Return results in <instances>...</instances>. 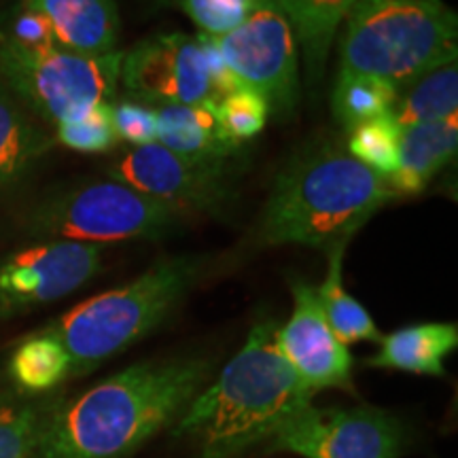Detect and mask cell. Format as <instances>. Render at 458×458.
I'll use <instances>...</instances> for the list:
<instances>
[{"label":"cell","instance_id":"1","mask_svg":"<svg viewBox=\"0 0 458 458\" xmlns=\"http://www.w3.org/2000/svg\"><path fill=\"white\" fill-rule=\"evenodd\" d=\"M213 376V360H142L71 401L62 399L37 458H128L174 427Z\"/></svg>","mask_w":458,"mask_h":458},{"label":"cell","instance_id":"2","mask_svg":"<svg viewBox=\"0 0 458 458\" xmlns=\"http://www.w3.org/2000/svg\"><path fill=\"white\" fill-rule=\"evenodd\" d=\"M276 329V320H259L236 357L172 427V435L187 439L199 458H238L259 448L312 403L314 393L280 352Z\"/></svg>","mask_w":458,"mask_h":458},{"label":"cell","instance_id":"3","mask_svg":"<svg viewBox=\"0 0 458 458\" xmlns=\"http://www.w3.org/2000/svg\"><path fill=\"white\" fill-rule=\"evenodd\" d=\"M393 198L385 174L342 148H318L278 176L263 210L261 240L329 250L348 242Z\"/></svg>","mask_w":458,"mask_h":458},{"label":"cell","instance_id":"4","mask_svg":"<svg viewBox=\"0 0 458 458\" xmlns=\"http://www.w3.org/2000/svg\"><path fill=\"white\" fill-rule=\"evenodd\" d=\"M204 270V257L162 259L131 283L79 303L41 331L64 348L72 376L88 374L157 329Z\"/></svg>","mask_w":458,"mask_h":458},{"label":"cell","instance_id":"5","mask_svg":"<svg viewBox=\"0 0 458 458\" xmlns=\"http://www.w3.org/2000/svg\"><path fill=\"white\" fill-rule=\"evenodd\" d=\"M458 17L444 0H359L344 20L340 72L403 88L456 60Z\"/></svg>","mask_w":458,"mask_h":458},{"label":"cell","instance_id":"6","mask_svg":"<svg viewBox=\"0 0 458 458\" xmlns=\"http://www.w3.org/2000/svg\"><path fill=\"white\" fill-rule=\"evenodd\" d=\"M123 51L88 55L60 47H26L0 37V83L34 117L57 125L117 96Z\"/></svg>","mask_w":458,"mask_h":458},{"label":"cell","instance_id":"7","mask_svg":"<svg viewBox=\"0 0 458 458\" xmlns=\"http://www.w3.org/2000/svg\"><path fill=\"white\" fill-rule=\"evenodd\" d=\"M181 216L136 189L106 179L72 185L45 199L30 213V233L98 246L159 240L176 227Z\"/></svg>","mask_w":458,"mask_h":458},{"label":"cell","instance_id":"8","mask_svg":"<svg viewBox=\"0 0 458 458\" xmlns=\"http://www.w3.org/2000/svg\"><path fill=\"white\" fill-rule=\"evenodd\" d=\"M267 452L301 458H399L403 445L401 422L371 405H306L291 416Z\"/></svg>","mask_w":458,"mask_h":458},{"label":"cell","instance_id":"9","mask_svg":"<svg viewBox=\"0 0 458 458\" xmlns=\"http://www.w3.org/2000/svg\"><path fill=\"white\" fill-rule=\"evenodd\" d=\"M208 37V34H206ZM246 88L259 91L272 113L289 114L297 105V37L274 0H261L238 28L210 37Z\"/></svg>","mask_w":458,"mask_h":458},{"label":"cell","instance_id":"10","mask_svg":"<svg viewBox=\"0 0 458 458\" xmlns=\"http://www.w3.org/2000/svg\"><path fill=\"white\" fill-rule=\"evenodd\" d=\"M108 174L181 215H219L232 198L229 164L179 156L159 142L125 151Z\"/></svg>","mask_w":458,"mask_h":458},{"label":"cell","instance_id":"11","mask_svg":"<svg viewBox=\"0 0 458 458\" xmlns=\"http://www.w3.org/2000/svg\"><path fill=\"white\" fill-rule=\"evenodd\" d=\"M102 270V246L47 240L0 259V318L72 295Z\"/></svg>","mask_w":458,"mask_h":458},{"label":"cell","instance_id":"12","mask_svg":"<svg viewBox=\"0 0 458 458\" xmlns=\"http://www.w3.org/2000/svg\"><path fill=\"white\" fill-rule=\"evenodd\" d=\"M119 83L131 100L153 108L213 100L204 45L182 32L156 34L123 51Z\"/></svg>","mask_w":458,"mask_h":458},{"label":"cell","instance_id":"13","mask_svg":"<svg viewBox=\"0 0 458 458\" xmlns=\"http://www.w3.org/2000/svg\"><path fill=\"white\" fill-rule=\"evenodd\" d=\"M291 291L293 312L276 329L286 363L314 394L327 388L352 391V354L331 331L318 291L303 280H293Z\"/></svg>","mask_w":458,"mask_h":458},{"label":"cell","instance_id":"14","mask_svg":"<svg viewBox=\"0 0 458 458\" xmlns=\"http://www.w3.org/2000/svg\"><path fill=\"white\" fill-rule=\"evenodd\" d=\"M24 9L49 21L55 45L88 55L113 54L119 13L113 0H24Z\"/></svg>","mask_w":458,"mask_h":458},{"label":"cell","instance_id":"15","mask_svg":"<svg viewBox=\"0 0 458 458\" xmlns=\"http://www.w3.org/2000/svg\"><path fill=\"white\" fill-rule=\"evenodd\" d=\"M156 119L157 142L179 156L229 164L242 147L225 136L213 100L156 106Z\"/></svg>","mask_w":458,"mask_h":458},{"label":"cell","instance_id":"16","mask_svg":"<svg viewBox=\"0 0 458 458\" xmlns=\"http://www.w3.org/2000/svg\"><path fill=\"white\" fill-rule=\"evenodd\" d=\"M458 151V114L401 128L397 172L386 176L394 198L418 196Z\"/></svg>","mask_w":458,"mask_h":458},{"label":"cell","instance_id":"17","mask_svg":"<svg viewBox=\"0 0 458 458\" xmlns=\"http://www.w3.org/2000/svg\"><path fill=\"white\" fill-rule=\"evenodd\" d=\"M54 142V136L0 83V196L20 187Z\"/></svg>","mask_w":458,"mask_h":458},{"label":"cell","instance_id":"18","mask_svg":"<svg viewBox=\"0 0 458 458\" xmlns=\"http://www.w3.org/2000/svg\"><path fill=\"white\" fill-rule=\"evenodd\" d=\"M377 344V352L365 360L369 368L442 377L445 357L458 346V327L456 323L411 325L382 335Z\"/></svg>","mask_w":458,"mask_h":458},{"label":"cell","instance_id":"19","mask_svg":"<svg viewBox=\"0 0 458 458\" xmlns=\"http://www.w3.org/2000/svg\"><path fill=\"white\" fill-rule=\"evenodd\" d=\"M293 26L297 45L306 57L310 83L318 81L327 64L337 28L344 24L359 0H274Z\"/></svg>","mask_w":458,"mask_h":458},{"label":"cell","instance_id":"20","mask_svg":"<svg viewBox=\"0 0 458 458\" xmlns=\"http://www.w3.org/2000/svg\"><path fill=\"white\" fill-rule=\"evenodd\" d=\"M456 108L458 62L452 60L399 88L391 114L401 128H405V125L442 122L456 114Z\"/></svg>","mask_w":458,"mask_h":458},{"label":"cell","instance_id":"21","mask_svg":"<svg viewBox=\"0 0 458 458\" xmlns=\"http://www.w3.org/2000/svg\"><path fill=\"white\" fill-rule=\"evenodd\" d=\"M346 244L348 242L335 244L327 250V276H325L323 284L317 289L320 306H323L325 318H327L331 331H334L344 346H351V344L357 342H380L382 334L377 331L374 318L344 289L342 263L344 253H346Z\"/></svg>","mask_w":458,"mask_h":458},{"label":"cell","instance_id":"22","mask_svg":"<svg viewBox=\"0 0 458 458\" xmlns=\"http://www.w3.org/2000/svg\"><path fill=\"white\" fill-rule=\"evenodd\" d=\"M60 401L24 393L0 397V458H37L45 427Z\"/></svg>","mask_w":458,"mask_h":458},{"label":"cell","instance_id":"23","mask_svg":"<svg viewBox=\"0 0 458 458\" xmlns=\"http://www.w3.org/2000/svg\"><path fill=\"white\" fill-rule=\"evenodd\" d=\"M9 374L24 394H47L74 377L64 348L43 331L21 340L11 354Z\"/></svg>","mask_w":458,"mask_h":458},{"label":"cell","instance_id":"24","mask_svg":"<svg viewBox=\"0 0 458 458\" xmlns=\"http://www.w3.org/2000/svg\"><path fill=\"white\" fill-rule=\"evenodd\" d=\"M397 85L368 74H337L331 94V111L337 123L351 131L357 125L393 111Z\"/></svg>","mask_w":458,"mask_h":458},{"label":"cell","instance_id":"25","mask_svg":"<svg viewBox=\"0 0 458 458\" xmlns=\"http://www.w3.org/2000/svg\"><path fill=\"white\" fill-rule=\"evenodd\" d=\"M399 139L401 125L394 122L393 114H380L351 130L348 156L376 170L377 174L391 176L399 165Z\"/></svg>","mask_w":458,"mask_h":458},{"label":"cell","instance_id":"26","mask_svg":"<svg viewBox=\"0 0 458 458\" xmlns=\"http://www.w3.org/2000/svg\"><path fill=\"white\" fill-rule=\"evenodd\" d=\"M55 140L81 153H106L119 145L113 128L111 102H102L83 113L81 117L68 119L55 125Z\"/></svg>","mask_w":458,"mask_h":458},{"label":"cell","instance_id":"27","mask_svg":"<svg viewBox=\"0 0 458 458\" xmlns=\"http://www.w3.org/2000/svg\"><path fill=\"white\" fill-rule=\"evenodd\" d=\"M270 113L267 100L263 98L259 91L250 88L233 91L232 96L216 102V114H219L223 131H225L229 140L238 142V145L261 134Z\"/></svg>","mask_w":458,"mask_h":458},{"label":"cell","instance_id":"28","mask_svg":"<svg viewBox=\"0 0 458 458\" xmlns=\"http://www.w3.org/2000/svg\"><path fill=\"white\" fill-rule=\"evenodd\" d=\"M189 20L208 37L232 32L257 9L261 0H179Z\"/></svg>","mask_w":458,"mask_h":458},{"label":"cell","instance_id":"29","mask_svg":"<svg viewBox=\"0 0 458 458\" xmlns=\"http://www.w3.org/2000/svg\"><path fill=\"white\" fill-rule=\"evenodd\" d=\"M111 117L119 140L134 147L157 142V119L153 106L134 100L117 102V105H111Z\"/></svg>","mask_w":458,"mask_h":458},{"label":"cell","instance_id":"30","mask_svg":"<svg viewBox=\"0 0 458 458\" xmlns=\"http://www.w3.org/2000/svg\"><path fill=\"white\" fill-rule=\"evenodd\" d=\"M199 41L204 45L206 66H208L210 88H213V100L221 102L223 98H227V96H232L233 91L246 88L236 74L232 72V68L225 64V60H223V55L219 54V49H216L213 38L206 37V34H199Z\"/></svg>","mask_w":458,"mask_h":458},{"label":"cell","instance_id":"31","mask_svg":"<svg viewBox=\"0 0 458 458\" xmlns=\"http://www.w3.org/2000/svg\"><path fill=\"white\" fill-rule=\"evenodd\" d=\"M11 41L26 45V47H45V45H55L54 32H51L49 21L34 11L24 9L15 17L11 32L4 34Z\"/></svg>","mask_w":458,"mask_h":458}]
</instances>
